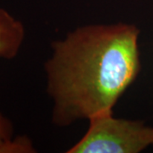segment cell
<instances>
[{
  "label": "cell",
  "mask_w": 153,
  "mask_h": 153,
  "mask_svg": "<svg viewBox=\"0 0 153 153\" xmlns=\"http://www.w3.org/2000/svg\"><path fill=\"white\" fill-rule=\"evenodd\" d=\"M36 150L27 136L13 137L0 148V153H33Z\"/></svg>",
  "instance_id": "obj_4"
},
{
  "label": "cell",
  "mask_w": 153,
  "mask_h": 153,
  "mask_svg": "<svg viewBox=\"0 0 153 153\" xmlns=\"http://www.w3.org/2000/svg\"><path fill=\"white\" fill-rule=\"evenodd\" d=\"M14 137V126L8 117L0 112V148Z\"/></svg>",
  "instance_id": "obj_5"
},
{
  "label": "cell",
  "mask_w": 153,
  "mask_h": 153,
  "mask_svg": "<svg viewBox=\"0 0 153 153\" xmlns=\"http://www.w3.org/2000/svg\"><path fill=\"white\" fill-rule=\"evenodd\" d=\"M139 37L134 25L94 24L51 44L44 71L55 126L113 113L140 70Z\"/></svg>",
  "instance_id": "obj_1"
},
{
  "label": "cell",
  "mask_w": 153,
  "mask_h": 153,
  "mask_svg": "<svg viewBox=\"0 0 153 153\" xmlns=\"http://www.w3.org/2000/svg\"><path fill=\"white\" fill-rule=\"evenodd\" d=\"M84 135L67 153H139L153 146V127L142 121L116 118L113 113L91 117Z\"/></svg>",
  "instance_id": "obj_2"
},
{
  "label": "cell",
  "mask_w": 153,
  "mask_h": 153,
  "mask_svg": "<svg viewBox=\"0 0 153 153\" xmlns=\"http://www.w3.org/2000/svg\"><path fill=\"white\" fill-rule=\"evenodd\" d=\"M25 38L22 22L0 8V59L11 60L19 53Z\"/></svg>",
  "instance_id": "obj_3"
}]
</instances>
